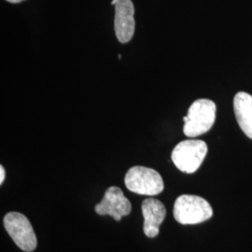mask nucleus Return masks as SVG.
<instances>
[{
  "label": "nucleus",
  "mask_w": 252,
  "mask_h": 252,
  "mask_svg": "<svg viewBox=\"0 0 252 252\" xmlns=\"http://www.w3.org/2000/svg\"><path fill=\"white\" fill-rule=\"evenodd\" d=\"M3 222L9 236L22 251L32 252L36 250V234L27 217L19 212H9L4 217Z\"/></svg>",
  "instance_id": "nucleus-5"
},
{
  "label": "nucleus",
  "mask_w": 252,
  "mask_h": 252,
  "mask_svg": "<svg viewBox=\"0 0 252 252\" xmlns=\"http://www.w3.org/2000/svg\"><path fill=\"white\" fill-rule=\"evenodd\" d=\"M126 188L140 195H158L164 189L161 175L150 167L136 165L131 167L125 178Z\"/></svg>",
  "instance_id": "nucleus-4"
},
{
  "label": "nucleus",
  "mask_w": 252,
  "mask_h": 252,
  "mask_svg": "<svg viewBox=\"0 0 252 252\" xmlns=\"http://www.w3.org/2000/svg\"><path fill=\"white\" fill-rule=\"evenodd\" d=\"M207 154V145L199 139H187L177 145L171 154V159L177 168L186 174L198 170Z\"/></svg>",
  "instance_id": "nucleus-3"
},
{
  "label": "nucleus",
  "mask_w": 252,
  "mask_h": 252,
  "mask_svg": "<svg viewBox=\"0 0 252 252\" xmlns=\"http://www.w3.org/2000/svg\"><path fill=\"white\" fill-rule=\"evenodd\" d=\"M142 214L144 217L143 231L146 236L153 238L160 232V225L166 216L164 205L158 199H145L142 203Z\"/></svg>",
  "instance_id": "nucleus-8"
},
{
  "label": "nucleus",
  "mask_w": 252,
  "mask_h": 252,
  "mask_svg": "<svg viewBox=\"0 0 252 252\" xmlns=\"http://www.w3.org/2000/svg\"><path fill=\"white\" fill-rule=\"evenodd\" d=\"M234 110L239 127L252 139V95L245 92L237 93L234 95Z\"/></svg>",
  "instance_id": "nucleus-9"
},
{
  "label": "nucleus",
  "mask_w": 252,
  "mask_h": 252,
  "mask_svg": "<svg viewBox=\"0 0 252 252\" xmlns=\"http://www.w3.org/2000/svg\"><path fill=\"white\" fill-rule=\"evenodd\" d=\"M116 2H117V0H112V1H111V5H115Z\"/></svg>",
  "instance_id": "nucleus-12"
},
{
  "label": "nucleus",
  "mask_w": 252,
  "mask_h": 252,
  "mask_svg": "<svg viewBox=\"0 0 252 252\" xmlns=\"http://www.w3.org/2000/svg\"><path fill=\"white\" fill-rule=\"evenodd\" d=\"M216 109V104L211 100H195L183 118L184 135L193 138L206 134L215 123Z\"/></svg>",
  "instance_id": "nucleus-2"
},
{
  "label": "nucleus",
  "mask_w": 252,
  "mask_h": 252,
  "mask_svg": "<svg viewBox=\"0 0 252 252\" xmlns=\"http://www.w3.org/2000/svg\"><path fill=\"white\" fill-rule=\"evenodd\" d=\"M94 210L98 215H108L119 221L123 217L128 216L131 213L132 205L122 189L112 186L106 190L104 197L95 206Z\"/></svg>",
  "instance_id": "nucleus-6"
},
{
  "label": "nucleus",
  "mask_w": 252,
  "mask_h": 252,
  "mask_svg": "<svg viewBox=\"0 0 252 252\" xmlns=\"http://www.w3.org/2000/svg\"><path fill=\"white\" fill-rule=\"evenodd\" d=\"M5 175H6V173H5V169H4L3 165H0V184H2L4 182Z\"/></svg>",
  "instance_id": "nucleus-10"
},
{
  "label": "nucleus",
  "mask_w": 252,
  "mask_h": 252,
  "mask_svg": "<svg viewBox=\"0 0 252 252\" xmlns=\"http://www.w3.org/2000/svg\"><path fill=\"white\" fill-rule=\"evenodd\" d=\"M115 6L114 30L121 43L129 42L135 34V8L131 0H117Z\"/></svg>",
  "instance_id": "nucleus-7"
},
{
  "label": "nucleus",
  "mask_w": 252,
  "mask_h": 252,
  "mask_svg": "<svg viewBox=\"0 0 252 252\" xmlns=\"http://www.w3.org/2000/svg\"><path fill=\"white\" fill-rule=\"evenodd\" d=\"M173 214L175 220L180 224L192 225L211 219L213 209L207 200L201 196L183 194L176 200Z\"/></svg>",
  "instance_id": "nucleus-1"
},
{
  "label": "nucleus",
  "mask_w": 252,
  "mask_h": 252,
  "mask_svg": "<svg viewBox=\"0 0 252 252\" xmlns=\"http://www.w3.org/2000/svg\"><path fill=\"white\" fill-rule=\"evenodd\" d=\"M6 1H8L9 3H12V4H16V3H21L25 0H6Z\"/></svg>",
  "instance_id": "nucleus-11"
}]
</instances>
